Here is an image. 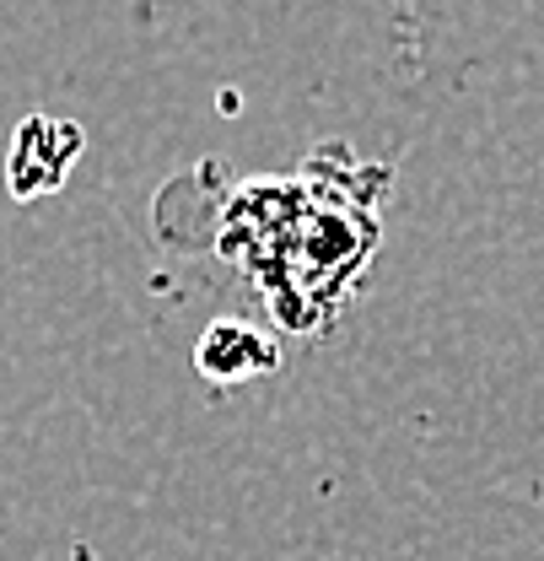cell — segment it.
I'll return each mask as SVG.
<instances>
[{"label": "cell", "instance_id": "2", "mask_svg": "<svg viewBox=\"0 0 544 561\" xmlns=\"http://www.w3.org/2000/svg\"><path fill=\"white\" fill-rule=\"evenodd\" d=\"M195 367H200L205 383L238 389V383L270 378L275 367H280V351H275L270 335H259L243 319H216V324H205L200 346H195Z\"/></svg>", "mask_w": 544, "mask_h": 561}, {"label": "cell", "instance_id": "1", "mask_svg": "<svg viewBox=\"0 0 544 561\" xmlns=\"http://www.w3.org/2000/svg\"><path fill=\"white\" fill-rule=\"evenodd\" d=\"M81 125L76 119H22L16 136H11V151H5V190L16 201H33V195H55L66 184L70 162L81 157Z\"/></svg>", "mask_w": 544, "mask_h": 561}]
</instances>
